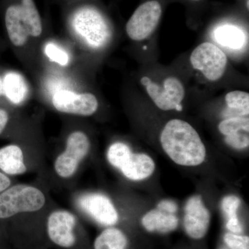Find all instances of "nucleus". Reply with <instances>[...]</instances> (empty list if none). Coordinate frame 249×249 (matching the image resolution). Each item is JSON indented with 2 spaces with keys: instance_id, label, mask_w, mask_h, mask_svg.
<instances>
[{
  "instance_id": "obj_22",
  "label": "nucleus",
  "mask_w": 249,
  "mask_h": 249,
  "mask_svg": "<svg viewBox=\"0 0 249 249\" xmlns=\"http://www.w3.org/2000/svg\"><path fill=\"white\" fill-rule=\"evenodd\" d=\"M132 153L128 145L124 142H115L108 150L107 160L113 166L121 169Z\"/></svg>"
},
{
  "instance_id": "obj_9",
  "label": "nucleus",
  "mask_w": 249,
  "mask_h": 249,
  "mask_svg": "<svg viewBox=\"0 0 249 249\" xmlns=\"http://www.w3.org/2000/svg\"><path fill=\"white\" fill-rule=\"evenodd\" d=\"M78 204L80 209L103 225L113 226L119 220V214L115 207L110 199L104 195H84L78 198Z\"/></svg>"
},
{
  "instance_id": "obj_30",
  "label": "nucleus",
  "mask_w": 249,
  "mask_h": 249,
  "mask_svg": "<svg viewBox=\"0 0 249 249\" xmlns=\"http://www.w3.org/2000/svg\"><path fill=\"white\" fill-rule=\"evenodd\" d=\"M249 0H247V8H248V9H249Z\"/></svg>"
},
{
  "instance_id": "obj_23",
  "label": "nucleus",
  "mask_w": 249,
  "mask_h": 249,
  "mask_svg": "<svg viewBox=\"0 0 249 249\" xmlns=\"http://www.w3.org/2000/svg\"><path fill=\"white\" fill-rule=\"evenodd\" d=\"M219 132L224 135L228 136L230 134L240 132V131L249 130V118L244 116H234L222 121L218 126Z\"/></svg>"
},
{
  "instance_id": "obj_18",
  "label": "nucleus",
  "mask_w": 249,
  "mask_h": 249,
  "mask_svg": "<svg viewBox=\"0 0 249 249\" xmlns=\"http://www.w3.org/2000/svg\"><path fill=\"white\" fill-rule=\"evenodd\" d=\"M19 6L29 37H39L42 33V20L34 0H21Z\"/></svg>"
},
{
  "instance_id": "obj_7",
  "label": "nucleus",
  "mask_w": 249,
  "mask_h": 249,
  "mask_svg": "<svg viewBox=\"0 0 249 249\" xmlns=\"http://www.w3.org/2000/svg\"><path fill=\"white\" fill-rule=\"evenodd\" d=\"M90 142L84 132L76 131L69 136L65 152L55 162V170L63 178L71 177L78 169L80 162L89 152Z\"/></svg>"
},
{
  "instance_id": "obj_15",
  "label": "nucleus",
  "mask_w": 249,
  "mask_h": 249,
  "mask_svg": "<svg viewBox=\"0 0 249 249\" xmlns=\"http://www.w3.org/2000/svg\"><path fill=\"white\" fill-rule=\"evenodd\" d=\"M142 224L148 231L168 232L177 229L178 218L174 214L168 213L160 209L150 211L144 215Z\"/></svg>"
},
{
  "instance_id": "obj_6",
  "label": "nucleus",
  "mask_w": 249,
  "mask_h": 249,
  "mask_svg": "<svg viewBox=\"0 0 249 249\" xmlns=\"http://www.w3.org/2000/svg\"><path fill=\"white\" fill-rule=\"evenodd\" d=\"M161 5L150 0L139 6L126 24V33L132 40L140 42L148 38L160 23Z\"/></svg>"
},
{
  "instance_id": "obj_3",
  "label": "nucleus",
  "mask_w": 249,
  "mask_h": 249,
  "mask_svg": "<svg viewBox=\"0 0 249 249\" xmlns=\"http://www.w3.org/2000/svg\"><path fill=\"white\" fill-rule=\"evenodd\" d=\"M43 193L35 187L18 184L0 193V220L21 213L35 212L45 204Z\"/></svg>"
},
{
  "instance_id": "obj_16",
  "label": "nucleus",
  "mask_w": 249,
  "mask_h": 249,
  "mask_svg": "<svg viewBox=\"0 0 249 249\" xmlns=\"http://www.w3.org/2000/svg\"><path fill=\"white\" fill-rule=\"evenodd\" d=\"M214 40L219 45L232 50H240L247 43V36L240 27L226 24L217 27L214 31Z\"/></svg>"
},
{
  "instance_id": "obj_14",
  "label": "nucleus",
  "mask_w": 249,
  "mask_h": 249,
  "mask_svg": "<svg viewBox=\"0 0 249 249\" xmlns=\"http://www.w3.org/2000/svg\"><path fill=\"white\" fill-rule=\"evenodd\" d=\"M0 171L6 175H22L27 171L22 149L11 144L0 148Z\"/></svg>"
},
{
  "instance_id": "obj_28",
  "label": "nucleus",
  "mask_w": 249,
  "mask_h": 249,
  "mask_svg": "<svg viewBox=\"0 0 249 249\" xmlns=\"http://www.w3.org/2000/svg\"><path fill=\"white\" fill-rule=\"evenodd\" d=\"M10 115L9 111L4 108L0 107V136L1 135L9 125Z\"/></svg>"
},
{
  "instance_id": "obj_1",
  "label": "nucleus",
  "mask_w": 249,
  "mask_h": 249,
  "mask_svg": "<svg viewBox=\"0 0 249 249\" xmlns=\"http://www.w3.org/2000/svg\"><path fill=\"white\" fill-rule=\"evenodd\" d=\"M160 141L165 153L177 164L196 166L206 158V147L201 137L186 121H168L160 133Z\"/></svg>"
},
{
  "instance_id": "obj_24",
  "label": "nucleus",
  "mask_w": 249,
  "mask_h": 249,
  "mask_svg": "<svg viewBox=\"0 0 249 249\" xmlns=\"http://www.w3.org/2000/svg\"><path fill=\"white\" fill-rule=\"evenodd\" d=\"M45 52L51 61L56 62L62 66H66L70 62V57L67 52L55 44H47L45 46Z\"/></svg>"
},
{
  "instance_id": "obj_13",
  "label": "nucleus",
  "mask_w": 249,
  "mask_h": 249,
  "mask_svg": "<svg viewBox=\"0 0 249 249\" xmlns=\"http://www.w3.org/2000/svg\"><path fill=\"white\" fill-rule=\"evenodd\" d=\"M155 169L151 157L145 154L132 153L120 170L129 179L140 181L151 176Z\"/></svg>"
},
{
  "instance_id": "obj_11",
  "label": "nucleus",
  "mask_w": 249,
  "mask_h": 249,
  "mask_svg": "<svg viewBox=\"0 0 249 249\" xmlns=\"http://www.w3.org/2000/svg\"><path fill=\"white\" fill-rule=\"evenodd\" d=\"M211 215L200 196H192L185 206L183 224L186 233L193 239H201L208 231Z\"/></svg>"
},
{
  "instance_id": "obj_2",
  "label": "nucleus",
  "mask_w": 249,
  "mask_h": 249,
  "mask_svg": "<svg viewBox=\"0 0 249 249\" xmlns=\"http://www.w3.org/2000/svg\"><path fill=\"white\" fill-rule=\"evenodd\" d=\"M71 26L78 37L91 48L103 47L111 37L106 18L97 9L89 6L77 10L72 16Z\"/></svg>"
},
{
  "instance_id": "obj_19",
  "label": "nucleus",
  "mask_w": 249,
  "mask_h": 249,
  "mask_svg": "<svg viewBox=\"0 0 249 249\" xmlns=\"http://www.w3.org/2000/svg\"><path fill=\"white\" fill-rule=\"evenodd\" d=\"M127 237L115 228H109L101 232L94 242L95 249H125Z\"/></svg>"
},
{
  "instance_id": "obj_12",
  "label": "nucleus",
  "mask_w": 249,
  "mask_h": 249,
  "mask_svg": "<svg viewBox=\"0 0 249 249\" xmlns=\"http://www.w3.org/2000/svg\"><path fill=\"white\" fill-rule=\"evenodd\" d=\"M5 27L8 38L15 47H22L27 43L29 36L23 21L19 4H12L6 10Z\"/></svg>"
},
{
  "instance_id": "obj_10",
  "label": "nucleus",
  "mask_w": 249,
  "mask_h": 249,
  "mask_svg": "<svg viewBox=\"0 0 249 249\" xmlns=\"http://www.w3.org/2000/svg\"><path fill=\"white\" fill-rule=\"evenodd\" d=\"M76 223V217L68 211L52 213L47 222V231L51 240L64 248L72 247L76 242L73 232Z\"/></svg>"
},
{
  "instance_id": "obj_4",
  "label": "nucleus",
  "mask_w": 249,
  "mask_h": 249,
  "mask_svg": "<svg viewBox=\"0 0 249 249\" xmlns=\"http://www.w3.org/2000/svg\"><path fill=\"white\" fill-rule=\"evenodd\" d=\"M141 83L157 107L163 111L181 110V103L186 91L181 80L176 77L165 78L163 85L157 84L147 76L142 77Z\"/></svg>"
},
{
  "instance_id": "obj_25",
  "label": "nucleus",
  "mask_w": 249,
  "mask_h": 249,
  "mask_svg": "<svg viewBox=\"0 0 249 249\" xmlns=\"http://www.w3.org/2000/svg\"><path fill=\"white\" fill-rule=\"evenodd\" d=\"M225 142L228 145L237 150L246 148L249 145V132L240 131L226 136Z\"/></svg>"
},
{
  "instance_id": "obj_31",
  "label": "nucleus",
  "mask_w": 249,
  "mask_h": 249,
  "mask_svg": "<svg viewBox=\"0 0 249 249\" xmlns=\"http://www.w3.org/2000/svg\"><path fill=\"white\" fill-rule=\"evenodd\" d=\"M221 249H229V248H226V247H222Z\"/></svg>"
},
{
  "instance_id": "obj_27",
  "label": "nucleus",
  "mask_w": 249,
  "mask_h": 249,
  "mask_svg": "<svg viewBox=\"0 0 249 249\" xmlns=\"http://www.w3.org/2000/svg\"><path fill=\"white\" fill-rule=\"evenodd\" d=\"M157 209L168 213L175 214L178 211V206L175 201L172 200H162L157 205Z\"/></svg>"
},
{
  "instance_id": "obj_20",
  "label": "nucleus",
  "mask_w": 249,
  "mask_h": 249,
  "mask_svg": "<svg viewBox=\"0 0 249 249\" xmlns=\"http://www.w3.org/2000/svg\"><path fill=\"white\" fill-rule=\"evenodd\" d=\"M240 204V198L234 196H225L222 201V211L227 219V228L233 233H240L243 231V227L237 215Z\"/></svg>"
},
{
  "instance_id": "obj_5",
  "label": "nucleus",
  "mask_w": 249,
  "mask_h": 249,
  "mask_svg": "<svg viewBox=\"0 0 249 249\" xmlns=\"http://www.w3.org/2000/svg\"><path fill=\"white\" fill-rule=\"evenodd\" d=\"M190 61L195 70H198L210 81H217L227 70L228 59L225 53L211 42H204L192 52Z\"/></svg>"
},
{
  "instance_id": "obj_21",
  "label": "nucleus",
  "mask_w": 249,
  "mask_h": 249,
  "mask_svg": "<svg viewBox=\"0 0 249 249\" xmlns=\"http://www.w3.org/2000/svg\"><path fill=\"white\" fill-rule=\"evenodd\" d=\"M225 101L230 110L240 116H248L249 93L243 91H232L226 95Z\"/></svg>"
},
{
  "instance_id": "obj_29",
  "label": "nucleus",
  "mask_w": 249,
  "mask_h": 249,
  "mask_svg": "<svg viewBox=\"0 0 249 249\" xmlns=\"http://www.w3.org/2000/svg\"><path fill=\"white\" fill-rule=\"evenodd\" d=\"M11 186V178L8 177V175H5L2 172L0 171V193L4 191Z\"/></svg>"
},
{
  "instance_id": "obj_8",
  "label": "nucleus",
  "mask_w": 249,
  "mask_h": 249,
  "mask_svg": "<svg viewBox=\"0 0 249 249\" xmlns=\"http://www.w3.org/2000/svg\"><path fill=\"white\" fill-rule=\"evenodd\" d=\"M53 107L60 112L91 116L97 111V98L90 93H77L70 90H60L52 97Z\"/></svg>"
},
{
  "instance_id": "obj_26",
  "label": "nucleus",
  "mask_w": 249,
  "mask_h": 249,
  "mask_svg": "<svg viewBox=\"0 0 249 249\" xmlns=\"http://www.w3.org/2000/svg\"><path fill=\"white\" fill-rule=\"evenodd\" d=\"M224 240L229 249H249L248 236L227 233L224 235Z\"/></svg>"
},
{
  "instance_id": "obj_17",
  "label": "nucleus",
  "mask_w": 249,
  "mask_h": 249,
  "mask_svg": "<svg viewBox=\"0 0 249 249\" xmlns=\"http://www.w3.org/2000/svg\"><path fill=\"white\" fill-rule=\"evenodd\" d=\"M2 96L14 104H19L24 101L27 92L24 78L14 71L6 72L2 76Z\"/></svg>"
},
{
  "instance_id": "obj_32",
  "label": "nucleus",
  "mask_w": 249,
  "mask_h": 249,
  "mask_svg": "<svg viewBox=\"0 0 249 249\" xmlns=\"http://www.w3.org/2000/svg\"><path fill=\"white\" fill-rule=\"evenodd\" d=\"M194 1H199V0H194Z\"/></svg>"
}]
</instances>
